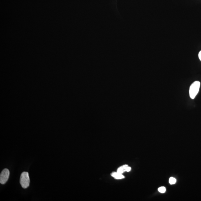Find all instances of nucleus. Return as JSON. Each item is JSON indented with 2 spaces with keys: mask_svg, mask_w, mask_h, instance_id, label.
Masks as SVG:
<instances>
[{
  "mask_svg": "<svg viewBox=\"0 0 201 201\" xmlns=\"http://www.w3.org/2000/svg\"><path fill=\"white\" fill-rule=\"evenodd\" d=\"M200 82L196 81L194 82L190 87L189 95L191 98L194 99L199 93L200 88Z\"/></svg>",
  "mask_w": 201,
  "mask_h": 201,
  "instance_id": "1",
  "label": "nucleus"
},
{
  "mask_svg": "<svg viewBox=\"0 0 201 201\" xmlns=\"http://www.w3.org/2000/svg\"><path fill=\"white\" fill-rule=\"evenodd\" d=\"M20 183L22 188H26L30 185V180L29 174L26 172H24L21 174Z\"/></svg>",
  "mask_w": 201,
  "mask_h": 201,
  "instance_id": "2",
  "label": "nucleus"
},
{
  "mask_svg": "<svg viewBox=\"0 0 201 201\" xmlns=\"http://www.w3.org/2000/svg\"><path fill=\"white\" fill-rule=\"evenodd\" d=\"M9 174V171L8 169L5 168L3 170L0 175V183L1 184H5L7 181Z\"/></svg>",
  "mask_w": 201,
  "mask_h": 201,
  "instance_id": "3",
  "label": "nucleus"
},
{
  "mask_svg": "<svg viewBox=\"0 0 201 201\" xmlns=\"http://www.w3.org/2000/svg\"><path fill=\"white\" fill-rule=\"evenodd\" d=\"M111 175L112 176L114 177V178L117 179H120L125 178V177L122 174H120V173L118 172H113L112 173Z\"/></svg>",
  "mask_w": 201,
  "mask_h": 201,
  "instance_id": "4",
  "label": "nucleus"
},
{
  "mask_svg": "<svg viewBox=\"0 0 201 201\" xmlns=\"http://www.w3.org/2000/svg\"><path fill=\"white\" fill-rule=\"evenodd\" d=\"M176 182V180L175 178H173V177H171L170 178L169 182L170 184H174Z\"/></svg>",
  "mask_w": 201,
  "mask_h": 201,
  "instance_id": "5",
  "label": "nucleus"
},
{
  "mask_svg": "<svg viewBox=\"0 0 201 201\" xmlns=\"http://www.w3.org/2000/svg\"><path fill=\"white\" fill-rule=\"evenodd\" d=\"M159 192L161 193H164L166 192V188L164 187H161L158 188Z\"/></svg>",
  "mask_w": 201,
  "mask_h": 201,
  "instance_id": "6",
  "label": "nucleus"
},
{
  "mask_svg": "<svg viewBox=\"0 0 201 201\" xmlns=\"http://www.w3.org/2000/svg\"><path fill=\"white\" fill-rule=\"evenodd\" d=\"M125 171V169L122 167V166L120 167L117 170V172L120 173V174H122Z\"/></svg>",
  "mask_w": 201,
  "mask_h": 201,
  "instance_id": "7",
  "label": "nucleus"
},
{
  "mask_svg": "<svg viewBox=\"0 0 201 201\" xmlns=\"http://www.w3.org/2000/svg\"><path fill=\"white\" fill-rule=\"evenodd\" d=\"M131 170V167H128L126 168V169H125V171L127 172H129Z\"/></svg>",
  "mask_w": 201,
  "mask_h": 201,
  "instance_id": "8",
  "label": "nucleus"
},
{
  "mask_svg": "<svg viewBox=\"0 0 201 201\" xmlns=\"http://www.w3.org/2000/svg\"><path fill=\"white\" fill-rule=\"evenodd\" d=\"M199 58L200 60L201 61V51H200V52L199 53Z\"/></svg>",
  "mask_w": 201,
  "mask_h": 201,
  "instance_id": "9",
  "label": "nucleus"
}]
</instances>
